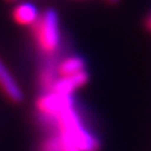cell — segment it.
Listing matches in <instances>:
<instances>
[{
    "instance_id": "obj_5",
    "label": "cell",
    "mask_w": 151,
    "mask_h": 151,
    "mask_svg": "<svg viewBox=\"0 0 151 151\" xmlns=\"http://www.w3.org/2000/svg\"><path fill=\"white\" fill-rule=\"evenodd\" d=\"M0 88L7 95V98H10L13 102H21L22 98H24L20 86L13 78V76L7 70V67L1 62V59H0Z\"/></svg>"
},
{
    "instance_id": "obj_6",
    "label": "cell",
    "mask_w": 151,
    "mask_h": 151,
    "mask_svg": "<svg viewBox=\"0 0 151 151\" xmlns=\"http://www.w3.org/2000/svg\"><path fill=\"white\" fill-rule=\"evenodd\" d=\"M11 16H13V20L18 22L20 25H31L32 27L34 24L38 21L41 13L32 3L21 1L13 9Z\"/></svg>"
},
{
    "instance_id": "obj_3",
    "label": "cell",
    "mask_w": 151,
    "mask_h": 151,
    "mask_svg": "<svg viewBox=\"0 0 151 151\" xmlns=\"http://www.w3.org/2000/svg\"><path fill=\"white\" fill-rule=\"evenodd\" d=\"M69 108H73V99L70 95H59L53 91L38 101V109L53 118H58L60 113Z\"/></svg>"
},
{
    "instance_id": "obj_10",
    "label": "cell",
    "mask_w": 151,
    "mask_h": 151,
    "mask_svg": "<svg viewBox=\"0 0 151 151\" xmlns=\"http://www.w3.org/2000/svg\"><path fill=\"white\" fill-rule=\"evenodd\" d=\"M108 3H111V4H116V3H119L120 0H106Z\"/></svg>"
},
{
    "instance_id": "obj_7",
    "label": "cell",
    "mask_w": 151,
    "mask_h": 151,
    "mask_svg": "<svg viewBox=\"0 0 151 151\" xmlns=\"http://www.w3.org/2000/svg\"><path fill=\"white\" fill-rule=\"evenodd\" d=\"M86 67V62L80 56H69L63 59L58 66V73L60 77H66V76H73L77 74L80 71L84 70Z\"/></svg>"
},
{
    "instance_id": "obj_9",
    "label": "cell",
    "mask_w": 151,
    "mask_h": 151,
    "mask_svg": "<svg viewBox=\"0 0 151 151\" xmlns=\"http://www.w3.org/2000/svg\"><path fill=\"white\" fill-rule=\"evenodd\" d=\"M147 27H148V29H151V14H150V17L147 18Z\"/></svg>"
},
{
    "instance_id": "obj_4",
    "label": "cell",
    "mask_w": 151,
    "mask_h": 151,
    "mask_svg": "<svg viewBox=\"0 0 151 151\" xmlns=\"http://www.w3.org/2000/svg\"><path fill=\"white\" fill-rule=\"evenodd\" d=\"M87 81H88V73L86 70H83L77 74L60 77L59 80H56L53 83L52 91L59 94V95H71L73 91H76L77 88L86 86Z\"/></svg>"
},
{
    "instance_id": "obj_11",
    "label": "cell",
    "mask_w": 151,
    "mask_h": 151,
    "mask_svg": "<svg viewBox=\"0 0 151 151\" xmlns=\"http://www.w3.org/2000/svg\"><path fill=\"white\" fill-rule=\"evenodd\" d=\"M6 1H9V3H14V1H22V0H6Z\"/></svg>"
},
{
    "instance_id": "obj_1",
    "label": "cell",
    "mask_w": 151,
    "mask_h": 151,
    "mask_svg": "<svg viewBox=\"0 0 151 151\" xmlns=\"http://www.w3.org/2000/svg\"><path fill=\"white\" fill-rule=\"evenodd\" d=\"M58 123L60 127V139L70 143L78 151H97L98 141L90 134L83 126L77 113L73 108L66 109L58 116Z\"/></svg>"
},
{
    "instance_id": "obj_8",
    "label": "cell",
    "mask_w": 151,
    "mask_h": 151,
    "mask_svg": "<svg viewBox=\"0 0 151 151\" xmlns=\"http://www.w3.org/2000/svg\"><path fill=\"white\" fill-rule=\"evenodd\" d=\"M59 140H60V144H62V151H78L74 146H71L70 143L62 140V139H59Z\"/></svg>"
},
{
    "instance_id": "obj_2",
    "label": "cell",
    "mask_w": 151,
    "mask_h": 151,
    "mask_svg": "<svg viewBox=\"0 0 151 151\" xmlns=\"http://www.w3.org/2000/svg\"><path fill=\"white\" fill-rule=\"evenodd\" d=\"M32 32L41 50L45 53H53L60 43L58 13L53 9H46L41 13L38 21L32 25Z\"/></svg>"
}]
</instances>
